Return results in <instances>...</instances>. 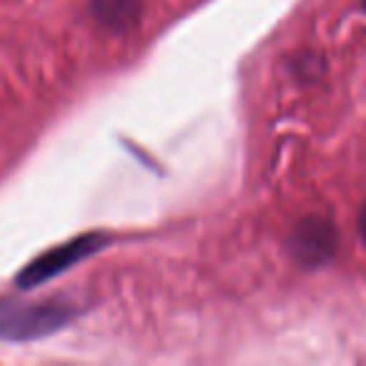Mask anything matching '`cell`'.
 Here are the masks:
<instances>
[{"label": "cell", "mask_w": 366, "mask_h": 366, "mask_svg": "<svg viewBox=\"0 0 366 366\" xmlns=\"http://www.w3.org/2000/svg\"><path fill=\"white\" fill-rule=\"evenodd\" d=\"M73 316V309L61 301L41 304H0V339L26 341L61 329Z\"/></svg>", "instance_id": "cell-1"}, {"label": "cell", "mask_w": 366, "mask_h": 366, "mask_svg": "<svg viewBox=\"0 0 366 366\" xmlns=\"http://www.w3.org/2000/svg\"><path fill=\"white\" fill-rule=\"evenodd\" d=\"M364 6H366V0H364Z\"/></svg>", "instance_id": "cell-6"}, {"label": "cell", "mask_w": 366, "mask_h": 366, "mask_svg": "<svg viewBox=\"0 0 366 366\" xmlns=\"http://www.w3.org/2000/svg\"><path fill=\"white\" fill-rule=\"evenodd\" d=\"M101 244H103V236H81V239L71 241V244H63V246H58V249L48 251V254L36 259L21 276H18L16 279L18 286L33 289V286L43 284V281H48L51 276L61 274V271H66L68 266H73L76 261L86 259L88 254L101 249Z\"/></svg>", "instance_id": "cell-2"}, {"label": "cell", "mask_w": 366, "mask_h": 366, "mask_svg": "<svg viewBox=\"0 0 366 366\" xmlns=\"http://www.w3.org/2000/svg\"><path fill=\"white\" fill-rule=\"evenodd\" d=\"M98 21L111 28H131L138 21V6L136 0H96L93 3Z\"/></svg>", "instance_id": "cell-4"}, {"label": "cell", "mask_w": 366, "mask_h": 366, "mask_svg": "<svg viewBox=\"0 0 366 366\" xmlns=\"http://www.w3.org/2000/svg\"><path fill=\"white\" fill-rule=\"evenodd\" d=\"M359 231H361V239L366 241V206H364V211H361V216H359Z\"/></svg>", "instance_id": "cell-5"}, {"label": "cell", "mask_w": 366, "mask_h": 366, "mask_svg": "<svg viewBox=\"0 0 366 366\" xmlns=\"http://www.w3.org/2000/svg\"><path fill=\"white\" fill-rule=\"evenodd\" d=\"M294 249H296V254L304 261H309V264L324 261L326 256L331 254V249H334V231H331V226L324 224V221H306V224H301V229L296 231Z\"/></svg>", "instance_id": "cell-3"}]
</instances>
